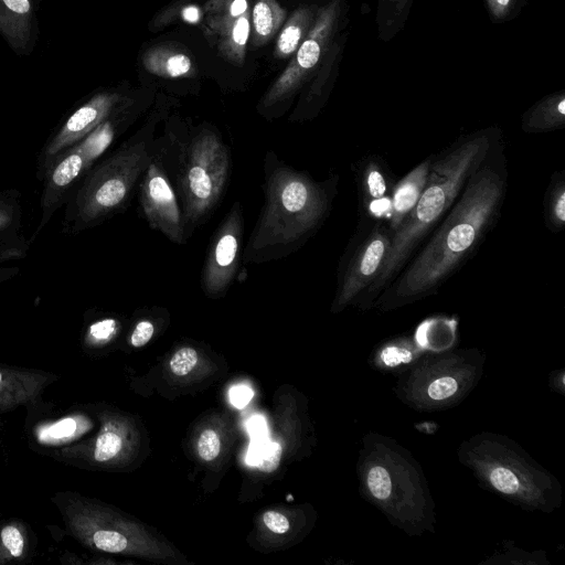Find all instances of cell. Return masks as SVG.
I'll use <instances>...</instances> for the list:
<instances>
[{
    "label": "cell",
    "instance_id": "obj_1",
    "mask_svg": "<svg viewBox=\"0 0 565 565\" xmlns=\"http://www.w3.org/2000/svg\"><path fill=\"white\" fill-rule=\"evenodd\" d=\"M265 202L243 249L242 262L262 264L298 250L321 225L330 203L328 189L269 149L264 158Z\"/></svg>",
    "mask_w": 565,
    "mask_h": 565
},
{
    "label": "cell",
    "instance_id": "obj_2",
    "mask_svg": "<svg viewBox=\"0 0 565 565\" xmlns=\"http://www.w3.org/2000/svg\"><path fill=\"white\" fill-rule=\"evenodd\" d=\"M356 473L360 495L409 536L434 533L435 501L423 467L394 438L369 431L361 439Z\"/></svg>",
    "mask_w": 565,
    "mask_h": 565
},
{
    "label": "cell",
    "instance_id": "obj_3",
    "mask_svg": "<svg viewBox=\"0 0 565 565\" xmlns=\"http://www.w3.org/2000/svg\"><path fill=\"white\" fill-rule=\"evenodd\" d=\"M158 153L178 195L188 237L203 226L222 201L231 174V152L210 124H169L156 138Z\"/></svg>",
    "mask_w": 565,
    "mask_h": 565
},
{
    "label": "cell",
    "instance_id": "obj_4",
    "mask_svg": "<svg viewBox=\"0 0 565 565\" xmlns=\"http://www.w3.org/2000/svg\"><path fill=\"white\" fill-rule=\"evenodd\" d=\"M457 458L482 489L524 511L552 513L563 503L557 478L505 435L477 433L459 445Z\"/></svg>",
    "mask_w": 565,
    "mask_h": 565
},
{
    "label": "cell",
    "instance_id": "obj_5",
    "mask_svg": "<svg viewBox=\"0 0 565 565\" xmlns=\"http://www.w3.org/2000/svg\"><path fill=\"white\" fill-rule=\"evenodd\" d=\"M156 125L147 122L85 173L65 204L64 234H79L126 211L153 157Z\"/></svg>",
    "mask_w": 565,
    "mask_h": 565
},
{
    "label": "cell",
    "instance_id": "obj_6",
    "mask_svg": "<svg viewBox=\"0 0 565 565\" xmlns=\"http://www.w3.org/2000/svg\"><path fill=\"white\" fill-rule=\"evenodd\" d=\"M470 181L460 201L402 277L398 297L419 296L440 281L471 248L493 214L503 191L500 175L487 168Z\"/></svg>",
    "mask_w": 565,
    "mask_h": 565
},
{
    "label": "cell",
    "instance_id": "obj_7",
    "mask_svg": "<svg viewBox=\"0 0 565 565\" xmlns=\"http://www.w3.org/2000/svg\"><path fill=\"white\" fill-rule=\"evenodd\" d=\"M488 149L486 137L473 138L434 166L419 199L390 241L385 258L374 278V288L380 287L401 266L415 243L450 207Z\"/></svg>",
    "mask_w": 565,
    "mask_h": 565
},
{
    "label": "cell",
    "instance_id": "obj_8",
    "mask_svg": "<svg viewBox=\"0 0 565 565\" xmlns=\"http://www.w3.org/2000/svg\"><path fill=\"white\" fill-rule=\"evenodd\" d=\"M486 355L477 349L426 352L396 374L393 391L406 406L438 412L460 404L480 382Z\"/></svg>",
    "mask_w": 565,
    "mask_h": 565
},
{
    "label": "cell",
    "instance_id": "obj_9",
    "mask_svg": "<svg viewBox=\"0 0 565 565\" xmlns=\"http://www.w3.org/2000/svg\"><path fill=\"white\" fill-rule=\"evenodd\" d=\"M117 89H102L82 100L55 127L43 145L36 160V178L42 181L53 161L81 141L117 109L129 103Z\"/></svg>",
    "mask_w": 565,
    "mask_h": 565
},
{
    "label": "cell",
    "instance_id": "obj_10",
    "mask_svg": "<svg viewBox=\"0 0 565 565\" xmlns=\"http://www.w3.org/2000/svg\"><path fill=\"white\" fill-rule=\"evenodd\" d=\"M244 212L234 202L214 231L201 274V288L210 298L226 295L238 271L243 256Z\"/></svg>",
    "mask_w": 565,
    "mask_h": 565
},
{
    "label": "cell",
    "instance_id": "obj_11",
    "mask_svg": "<svg viewBox=\"0 0 565 565\" xmlns=\"http://www.w3.org/2000/svg\"><path fill=\"white\" fill-rule=\"evenodd\" d=\"M137 190L139 210L149 227L159 231L174 244H185L189 237L182 209L174 186L161 163L157 146Z\"/></svg>",
    "mask_w": 565,
    "mask_h": 565
},
{
    "label": "cell",
    "instance_id": "obj_12",
    "mask_svg": "<svg viewBox=\"0 0 565 565\" xmlns=\"http://www.w3.org/2000/svg\"><path fill=\"white\" fill-rule=\"evenodd\" d=\"M333 10L324 9L301 42L294 58L277 77L259 102V111L268 119L277 116V110L299 88L308 72L319 62L323 44L330 34Z\"/></svg>",
    "mask_w": 565,
    "mask_h": 565
},
{
    "label": "cell",
    "instance_id": "obj_13",
    "mask_svg": "<svg viewBox=\"0 0 565 565\" xmlns=\"http://www.w3.org/2000/svg\"><path fill=\"white\" fill-rule=\"evenodd\" d=\"M89 170L83 152L73 146L62 152L43 178L40 200L41 218L32 236L34 239L47 225L57 210L67 203L74 189Z\"/></svg>",
    "mask_w": 565,
    "mask_h": 565
},
{
    "label": "cell",
    "instance_id": "obj_14",
    "mask_svg": "<svg viewBox=\"0 0 565 565\" xmlns=\"http://www.w3.org/2000/svg\"><path fill=\"white\" fill-rule=\"evenodd\" d=\"M57 380L52 372L0 363V414L41 404L46 387Z\"/></svg>",
    "mask_w": 565,
    "mask_h": 565
},
{
    "label": "cell",
    "instance_id": "obj_15",
    "mask_svg": "<svg viewBox=\"0 0 565 565\" xmlns=\"http://www.w3.org/2000/svg\"><path fill=\"white\" fill-rule=\"evenodd\" d=\"M35 0H0V35L20 56L30 55L39 39Z\"/></svg>",
    "mask_w": 565,
    "mask_h": 565
},
{
    "label": "cell",
    "instance_id": "obj_16",
    "mask_svg": "<svg viewBox=\"0 0 565 565\" xmlns=\"http://www.w3.org/2000/svg\"><path fill=\"white\" fill-rule=\"evenodd\" d=\"M390 247L388 238L381 232L374 233L363 245L339 290L333 310L344 308L356 295L375 278Z\"/></svg>",
    "mask_w": 565,
    "mask_h": 565
},
{
    "label": "cell",
    "instance_id": "obj_17",
    "mask_svg": "<svg viewBox=\"0 0 565 565\" xmlns=\"http://www.w3.org/2000/svg\"><path fill=\"white\" fill-rule=\"evenodd\" d=\"M206 36H212L220 55L228 63L243 66L250 36V10L239 17L206 15Z\"/></svg>",
    "mask_w": 565,
    "mask_h": 565
},
{
    "label": "cell",
    "instance_id": "obj_18",
    "mask_svg": "<svg viewBox=\"0 0 565 565\" xmlns=\"http://www.w3.org/2000/svg\"><path fill=\"white\" fill-rule=\"evenodd\" d=\"M93 423L83 413L72 412L57 418L39 422L30 428V443L35 446L34 451L47 455L50 451L68 446L92 428Z\"/></svg>",
    "mask_w": 565,
    "mask_h": 565
},
{
    "label": "cell",
    "instance_id": "obj_19",
    "mask_svg": "<svg viewBox=\"0 0 565 565\" xmlns=\"http://www.w3.org/2000/svg\"><path fill=\"white\" fill-rule=\"evenodd\" d=\"M132 100L117 109L90 132H88L76 146L84 154L89 169L130 126L134 116L130 106Z\"/></svg>",
    "mask_w": 565,
    "mask_h": 565
},
{
    "label": "cell",
    "instance_id": "obj_20",
    "mask_svg": "<svg viewBox=\"0 0 565 565\" xmlns=\"http://www.w3.org/2000/svg\"><path fill=\"white\" fill-rule=\"evenodd\" d=\"M141 63L147 72L164 78L193 77L196 74L192 57L173 44H159L148 49Z\"/></svg>",
    "mask_w": 565,
    "mask_h": 565
},
{
    "label": "cell",
    "instance_id": "obj_21",
    "mask_svg": "<svg viewBox=\"0 0 565 565\" xmlns=\"http://www.w3.org/2000/svg\"><path fill=\"white\" fill-rule=\"evenodd\" d=\"M424 353L414 337H398L380 343L371 353L369 364L379 372L397 374Z\"/></svg>",
    "mask_w": 565,
    "mask_h": 565
},
{
    "label": "cell",
    "instance_id": "obj_22",
    "mask_svg": "<svg viewBox=\"0 0 565 565\" xmlns=\"http://www.w3.org/2000/svg\"><path fill=\"white\" fill-rule=\"evenodd\" d=\"M35 537L21 519L0 520V565L28 563L33 557Z\"/></svg>",
    "mask_w": 565,
    "mask_h": 565
},
{
    "label": "cell",
    "instance_id": "obj_23",
    "mask_svg": "<svg viewBox=\"0 0 565 565\" xmlns=\"http://www.w3.org/2000/svg\"><path fill=\"white\" fill-rule=\"evenodd\" d=\"M429 174V162L413 169L396 185L392 200L391 224L396 230L419 199Z\"/></svg>",
    "mask_w": 565,
    "mask_h": 565
},
{
    "label": "cell",
    "instance_id": "obj_24",
    "mask_svg": "<svg viewBox=\"0 0 565 565\" xmlns=\"http://www.w3.org/2000/svg\"><path fill=\"white\" fill-rule=\"evenodd\" d=\"M287 12L277 0H256L250 12V34L254 46L265 45L281 29Z\"/></svg>",
    "mask_w": 565,
    "mask_h": 565
},
{
    "label": "cell",
    "instance_id": "obj_25",
    "mask_svg": "<svg viewBox=\"0 0 565 565\" xmlns=\"http://www.w3.org/2000/svg\"><path fill=\"white\" fill-rule=\"evenodd\" d=\"M313 14L310 8H298L288 18L280 29L274 55L277 58H287L295 54L301 42L312 28Z\"/></svg>",
    "mask_w": 565,
    "mask_h": 565
},
{
    "label": "cell",
    "instance_id": "obj_26",
    "mask_svg": "<svg viewBox=\"0 0 565 565\" xmlns=\"http://www.w3.org/2000/svg\"><path fill=\"white\" fill-rule=\"evenodd\" d=\"M414 338L426 352L449 350L456 339V322L440 318L426 320L417 328Z\"/></svg>",
    "mask_w": 565,
    "mask_h": 565
},
{
    "label": "cell",
    "instance_id": "obj_27",
    "mask_svg": "<svg viewBox=\"0 0 565 565\" xmlns=\"http://www.w3.org/2000/svg\"><path fill=\"white\" fill-rule=\"evenodd\" d=\"M18 190L0 191V244L17 243L21 236L22 209Z\"/></svg>",
    "mask_w": 565,
    "mask_h": 565
},
{
    "label": "cell",
    "instance_id": "obj_28",
    "mask_svg": "<svg viewBox=\"0 0 565 565\" xmlns=\"http://www.w3.org/2000/svg\"><path fill=\"white\" fill-rule=\"evenodd\" d=\"M120 328V322L113 316H104L92 320L84 331L85 347L103 345L110 341Z\"/></svg>",
    "mask_w": 565,
    "mask_h": 565
},
{
    "label": "cell",
    "instance_id": "obj_29",
    "mask_svg": "<svg viewBox=\"0 0 565 565\" xmlns=\"http://www.w3.org/2000/svg\"><path fill=\"white\" fill-rule=\"evenodd\" d=\"M534 564V565H545L548 564L546 555L543 551L535 552H526L516 546L507 547L504 551L502 550L500 553L492 555L484 562L480 564Z\"/></svg>",
    "mask_w": 565,
    "mask_h": 565
},
{
    "label": "cell",
    "instance_id": "obj_30",
    "mask_svg": "<svg viewBox=\"0 0 565 565\" xmlns=\"http://www.w3.org/2000/svg\"><path fill=\"white\" fill-rule=\"evenodd\" d=\"M248 10V0H207L203 7L206 15L217 17H239Z\"/></svg>",
    "mask_w": 565,
    "mask_h": 565
},
{
    "label": "cell",
    "instance_id": "obj_31",
    "mask_svg": "<svg viewBox=\"0 0 565 565\" xmlns=\"http://www.w3.org/2000/svg\"><path fill=\"white\" fill-rule=\"evenodd\" d=\"M198 352L190 347L178 350L170 360L171 371L179 376L190 373L198 363Z\"/></svg>",
    "mask_w": 565,
    "mask_h": 565
},
{
    "label": "cell",
    "instance_id": "obj_32",
    "mask_svg": "<svg viewBox=\"0 0 565 565\" xmlns=\"http://www.w3.org/2000/svg\"><path fill=\"white\" fill-rule=\"evenodd\" d=\"M220 449L221 440L217 433L212 429L204 430L198 441L199 456L205 461H211L218 456Z\"/></svg>",
    "mask_w": 565,
    "mask_h": 565
},
{
    "label": "cell",
    "instance_id": "obj_33",
    "mask_svg": "<svg viewBox=\"0 0 565 565\" xmlns=\"http://www.w3.org/2000/svg\"><path fill=\"white\" fill-rule=\"evenodd\" d=\"M154 329V323L149 318L139 319L130 332V344L135 348L143 347L153 337Z\"/></svg>",
    "mask_w": 565,
    "mask_h": 565
},
{
    "label": "cell",
    "instance_id": "obj_34",
    "mask_svg": "<svg viewBox=\"0 0 565 565\" xmlns=\"http://www.w3.org/2000/svg\"><path fill=\"white\" fill-rule=\"evenodd\" d=\"M30 241H21L17 243L0 244V265L21 260L28 255Z\"/></svg>",
    "mask_w": 565,
    "mask_h": 565
},
{
    "label": "cell",
    "instance_id": "obj_35",
    "mask_svg": "<svg viewBox=\"0 0 565 565\" xmlns=\"http://www.w3.org/2000/svg\"><path fill=\"white\" fill-rule=\"evenodd\" d=\"M281 447L279 444L271 443L267 448L263 450L258 467L262 471L271 472L274 471L280 460Z\"/></svg>",
    "mask_w": 565,
    "mask_h": 565
},
{
    "label": "cell",
    "instance_id": "obj_36",
    "mask_svg": "<svg viewBox=\"0 0 565 565\" xmlns=\"http://www.w3.org/2000/svg\"><path fill=\"white\" fill-rule=\"evenodd\" d=\"M366 183L369 192L373 198L379 199L383 196L386 185L381 171L375 166L369 168Z\"/></svg>",
    "mask_w": 565,
    "mask_h": 565
},
{
    "label": "cell",
    "instance_id": "obj_37",
    "mask_svg": "<svg viewBox=\"0 0 565 565\" xmlns=\"http://www.w3.org/2000/svg\"><path fill=\"white\" fill-rule=\"evenodd\" d=\"M552 216L556 225H563L565 221V189L563 183L555 189L552 201Z\"/></svg>",
    "mask_w": 565,
    "mask_h": 565
},
{
    "label": "cell",
    "instance_id": "obj_38",
    "mask_svg": "<svg viewBox=\"0 0 565 565\" xmlns=\"http://www.w3.org/2000/svg\"><path fill=\"white\" fill-rule=\"evenodd\" d=\"M263 521L265 525L274 533L281 534L289 530L288 519L279 512H265L263 515Z\"/></svg>",
    "mask_w": 565,
    "mask_h": 565
},
{
    "label": "cell",
    "instance_id": "obj_39",
    "mask_svg": "<svg viewBox=\"0 0 565 565\" xmlns=\"http://www.w3.org/2000/svg\"><path fill=\"white\" fill-rule=\"evenodd\" d=\"M232 403L238 407H244L252 398L253 392L249 387L238 385L231 390L230 392Z\"/></svg>",
    "mask_w": 565,
    "mask_h": 565
},
{
    "label": "cell",
    "instance_id": "obj_40",
    "mask_svg": "<svg viewBox=\"0 0 565 565\" xmlns=\"http://www.w3.org/2000/svg\"><path fill=\"white\" fill-rule=\"evenodd\" d=\"M564 375L565 374L563 370L554 371L550 375V386L562 395L565 394Z\"/></svg>",
    "mask_w": 565,
    "mask_h": 565
},
{
    "label": "cell",
    "instance_id": "obj_41",
    "mask_svg": "<svg viewBox=\"0 0 565 565\" xmlns=\"http://www.w3.org/2000/svg\"><path fill=\"white\" fill-rule=\"evenodd\" d=\"M20 271V268L17 266H1L0 265V285L3 284L7 280L12 279L14 276H17Z\"/></svg>",
    "mask_w": 565,
    "mask_h": 565
},
{
    "label": "cell",
    "instance_id": "obj_42",
    "mask_svg": "<svg viewBox=\"0 0 565 565\" xmlns=\"http://www.w3.org/2000/svg\"><path fill=\"white\" fill-rule=\"evenodd\" d=\"M497 4L500 7H505L509 3V0H495Z\"/></svg>",
    "mask_w": 565,
    "mask_h": 565
},
{
    "label": "cell",
    "instance_id": "obj_43",
    "mask_svg": "<svg viewBox=\"0 0 565 565\" xmlns=\"http://www.w3.org/2000/svg\"><path fill=\"white\" fill-rule=\"evenodd\" d=\"M1 444H2V438H1V435H0V447H1Z\"/></svg>",
    "mask_w": 565,
    "mask_h": 565
}]
</instances>
